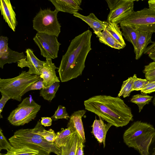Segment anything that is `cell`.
I'll list each match as a JSON object with an SVG mask.
<instances>
[{
	"instance_id": "obj_1",
	"label": "cell",
	"mask_w": 155,
	"mask_h": 155,
	"mask_svg": "<svg viewBox=\"0 0 155 155\" xmlns=\"http://www.w3.org/2000/svg\"><path fill=\"white\" fill-rule=\"evenodd\" d=\"M92 35L91 32L88 30L71 40L58 69L61 82H67L82 74L86 58L91 50Z\"/></svg>"
},
{
	"instance_id": "obj_2",
	"label": "cell",
	"mask_w": 155,
	"mask_h": 155,
	"mask_svg": "<svg viewBox=\"0 0 155 155\" xmlns=\"http://www.w3.org/2000/svg\"><path fill=\"white\" fill-rule=\"evenodd\" d=\"M84 104L86 110L117 127L126 126L133 120L131 108L118 97L94 96L85 101Z\"/></svg>"
},
{
	"instance_id": "obj_3",
	"label": "cell",
	"mask_w": 155,
	"mask_h": 155,
	"mask_svg": "<svg viewBox=\"0 0 155 155\" xmlns=\"http://www.w3.org/2000/svg\"><path fill=\"white\" fill-rule=\"evenodd\" d=\"M8 140L15 148L27 147L38 151V155H50L53 153L61 155V149L54 142L48 141L32 131V129L16 130Z\"/></svg>"
},
{
	"instance_id": "obj_4",
	"label": "cell",
	"mask_w": 155,
	"mask_h": 155,
	"mask_svg": "<svg viewBox=\"0 0 155 155\" xmlns=\"http://www.w3.org/2000/svg\"><path fill=\"white\" fill-rule=\"evenodd\" d=\"M40 78L39 75L22 71L18 76L13 78H0V92L11 99L20 101L26 90Z\"/></svg>"
},
{
	"instance_id": "obj_5",
	"label": "cell",
	"mask_w": 155,
	"mask_h": 155,
	"mask_svg": "<svg viewBox=\"0 0 155 155\" xmlns=\"http://www.w3.org/2000/svg\"><path fill=\"white\" fill-rule=\"evenodd\" d=\"M155 132V129L149 123L137 121L124 132V142L129 147L137 150L139 153Z\"/></svg>"
},
{
	"instance_id": "obj_6",
	"label": "cell",
	"mask_w": 155,
	"mask_h": 155,
	"mask_svg": "<svg viewBox=\"0 0 155 155\" xmlns=\"http://www.w3.org/2000/svg\"><path fill=\"white\" fill-rule=\"evenodd\" d=\"M41 107L31 96L26 97L12 111L7 120L14 126H23L35 118Z\"/></svg>"
},
{
	"instance_id": "obj_7",
	"label": "cell",
	"mask_w": 155,
	"mask_h": 155,
	"mask_svg": "<svg viewBox=\"0 0 155 155\" xmlns=\"http://www.w3.org/2000/svg\"><path fill=\"white\" fill-rule=\"evenodd\" d=\"M58 12L50 8L41 9L33 20V29L37 33L56 36L61 32V25L57 18Z\"/></svg>"
},
{
	"instance_id": "obj_8",
	"label": "cell",
	"mask_w": 155,
	"mask_h": 155,
	"mask_svg": "<svg viewBox=\"0 0 155 155\" xmlns=\"http://www.w3.org/2000/svg\"><path fill=\"white\" fill-rule=\"evenodd\" d=\"M120 24L130 25L138 31L155 33V8L134 11Z\"/></svg>"
},
{
	"instance_id": "obj_9",
	"label": "cell",
	"mask_w": 155,
	"mask_h": 155,
	"mask_svg": "<svg viewBox=\"0 0 155 155\" xmlns=\"http://www.w3.org/2000/svg\"><path fill=\"white\" fill-rule=\"evenodd\" d=\"M110 10L107 22L120 23L134 11L133 0H107Z\"/></svg>"
},
{
	"instance_id": "obj_10",
	"label": "cell",
	"mask_w": 155,
	"mask_h": 155,
	"mask_svg": "<svg viewBox=\"0 0 155 155\" xmlns=\"http://www.w3.org/2000/svg\"><path fill=\"white\" fill-rule=\"evenodd\" d=\"M56 36L37 33L33 39L39 47L41 55L46 59H54L58 57L60 46Z\"/></svg>"
},
{
	"instance_id": "obj_11",
	"label": "cell",
	"mask_w": 155,
	"mask_h": 155,
	"mask_svg": "<svg viewBox=\"0 0 155 155\" xmlns=\"http://www.w3.org/2000/svg\"><path fill=\"white\" fill-rule=\"evenodd\" d=\"M26 58L22 59L17 63L18 66L22 68L27 67L28 71L31 74L40 76L41 69L45 61L39 59L34 54L31 49H27L25 51Z\"/></svg>"
},
{
	"instance_id": "obj_12",
	"label": "cell",
	"mask_w": 155,
	"mask_h": 155,
	"mask_svg": "<svg viewBox=\"0 0 155 155\" xmlns=\"http://www.w3.org/2000/svg\"><path fill=\"white\" fill-rule=\"evenodd\" d=\"M86 112L85 110H79L72 113L69 119L67 127L78 136L81 141L84 143L86 141L82 118Z\"/></svg>"
},
{
	"instance_id": "obj_13",
	"label": "cell",
	"mask_w": 155,
	"mask_h": 155,
	"mask_svg": "<svg viewBox=\"0 0 155 155\" xmlns=\"http://www.w3.org/2000/svg\"><path fill=\"white\" fill-rule=\"evenodd\" d=\"M56 69H58V68L52 63L51 59H46L40 76V78L43 80L45 87H48L55 82H60L56 74L55 70Z\"/></svg>"
},
{
	"instance_id": "obj_14",
	"label": "cell",
	"mask_w": 155,
	"mask_h": 155,
	"mask_svg": "<svg viewBox=\"0 0 155 155\" xmlns=\"http://www.w3.org/2000/svg\"><path fill=\"white\" fill-rule=\"evenodd\" d=\"M0 8L2 15L9 27L15 31L17 25L16 15L9 0H1Z\"/></svg>"
},
{
	"instance_id": "obj_15",
	"label": "cell",
	"mask_w": 155,
	"mask_h": 155,
	"mask_svg": "<svg viewBox=\"0 0 155 155\" xmlns=\"http://www.w3.org/2000/svg\"><path fill=\"white\" fill-rule=\"evenodd\" d=\"M56 10L71 14H74L82 10L81 7V0H50Z\"/></svg>"
},
{
	"instance_id": "obj_16",
	"label": "cell",
	"mask_w": 155,
	"mask_h": 155,
	"mask_svg": "<svg viewBox=\"0 0 155 155\" xmlns=\"http://www.w3.org/2000/svg\"><path fill=\"white\" fill-rule=\"evenodd\" d=\"M153 33L138 30L136 45L134 48L135 58L138 60L144 54L147 46L153 41L151 40Z\"/></svg>"
},
{
	"instance_id": "obj_17",
	"label": "cell",
	"mask_w": 155,
	"mask_h": 155,
	"mask_svg": "<svg viewBox=\"0 0 155 155\" xmlns=\"http://www.w3.org/2000/svg\"><path fill=\"white\" fill-rule=\"evenodd\" d=\"M112 126L109 123L105 124L104 120L100 117H99V119L98 120L96 118L92 125V132L93 135L99 143H103L104 148L105 146L107 133Z\"/></svg>"
},
{
	"instance_id": "obj_18",
	"label": "cell",
	"mask_w": 155,
	"mask_h": 155,
	"mask_svg": "<svg viewBox=\"0 0 155 155\" xmlns=\"http://www.w3.org/2000/svg\"><path fill=\"white\" fill-rule=\"evenodd\" d=\"M73 15L87 23L93 29L94 33L101 32L105 30L108 23L107 21L99 20L93 13L87 16L82 15L78 12Z\"/></svg>"
},
{
	"instance_id": "obj_19",
	"label": "cell",
	"mask_w": 155,
	"mask_h": 155,
	"mask_svg": "<svg viewBox=\"0 0 155 155\" xmlns=\"http://www.w3.org/2000/svg\"><path fill=\"white\" fill-rule=\"evenodd\" d=\"M26 58V56L23 52L14 51L8 48L6 52L0 54V68L3 69L6 64L18 63Z\"/></svg>"
},
{
	"instance_id": "obj_20",
	"label": "cell",
	"mask_w": 155,
	"mask_h": 155,
	"mask_svg": "<svg viewBox=\"0 0 155 155\" xmlns=\"http://www.w3.org/2000/svg\"><path fill=\"white\" fill-rule=\"evenodd\" d=\"M94 34L98 38L101 42L114 49L119 50L123 48L105 29L101 32Z\"/></svg>"
},
{
	"instance_id": "obj_21",
	"label": "cell",
	"mask_w": 155,
	"mask_h": 155,
	"mask_svg": "<svg viewBox=\"0 0 155 155\" xmlns=\"http://www.w3.org/2000/svg\"><path fill=\"white\" fill-rule=\"evenodd\" d=\"M32 131L39 135L49 142H54L57 136L54 131L51 129L46 130L42 126L41 121H38L35 127L32 129Z\"/></svg>"
},
{
	"instance_id": "obj_22",
	"label": "cell",
	"mask_w": 155,
	"mask_h": 155,
	"mask_svg": "<svg viewBox=\"0 0 155 155\" xmlns=\"http://www.w3.org/2000/svg\"><path fill=\"white\" fill-rule=\"evenodd\" d=\"M120 25L122 35L132 44L134 48L136 45L138 30L128 25L120 24Z\"/></svg>"
},
{
	"instance_id": "obj_23",
	"label": "cell",
	"mask_w": 155,
	"mask_h": 155,
	"mask_svg": "<svg viewBox=\"0 0 155 155\" xmlns=\"http://www.w3.org/2000/svg\"><path fill=\"white\" fill-rule=\"evenodd\" d=\"M79 138L74 133L65 146L60 148L61 155H76Z\"/></svg>"
},
{
	"instance_id": "obj_24",
	"label": "cell",
	"mask_w": 155,
	"mask_h": 155,
	"mask_svg": "<svg viewBox=\"0 0 155 155\" xmlns=\"http://www.w3.org/2000/svg\"><path fill=\"white\" fill-rule=\"evenodd\" d=\"M74 133L69 127L65 129L62 128L60 131L56 133L57 137L54 143L59 148L65 146Z\"/></svg>"
},
{
	"instance_id": "obj_25",
	"label": "cell",
	"mask_w": 155,
	"mask_h": 155,
	"mask_svg": "<svg viewBox=\"0 0 155 155\" xmlns=\"http://www.w3.org/2000/svg\"><path fill=\"white\" fill-rule=\"evenodd\" d=\"M105 29L124 48L126 45L118 24L115 22H108Z\"/></svg>"
},
{
	"instance_id": "obj_26",
	"label": "cell",
	"mask_w": 155,
	"mask_h": 155,
	"mask_svg": "<svg viewBox=\"0 0 155 155\" xmlns=\"http://www.w3.org/2000/svg\"><path fill=\"white\" fill-rule=\"evenodd\" d=\"M59 86V82H55L48 87L40 90V95L45 100L51 101L55 97Z\"/></svg>"
},
{
	"instance_id": "obj_27",
	"label": "cell",
	"mask_w": 155,
	"mask_h": 155,
	"mask_svg": "<svg viewBox=\"0 0 155 155\" xmlns=\"http://www.w3.org/2000/svg\"><path fill=\"white\" fill-rule=\"evenodd\" d=\"M153 98V97L152 96L141 93V94L133 96L130 101L137 105L139 108V112L140 113L143 109L144 106L148 104Z\"/></svg>"
},
{
	"instance_id": "obj_28",
	"label": "cell",
	"mask_w": 155,
	"mask_h": 155,
	"mask_svg": "<svg viewBox=\"0 0 155 155\" xmlns=\"http://www.w3.org/2000/svg\"><path fill=\"white\" fill-rule=\"evenodd\" d=\"M133 81L132 77H129L127 80L124 81L122 83L121 88L118 94V97L123 96L125 98L129 97L133 91Z\"/></svg>"
},
{
	"instance_id": "obj_29",
	"label": "cell",
	"mask_w": 155,
	"mask_h": 155,
	"mask_svg": "<svg viewBox=\"0 0 155 155\" xmlns=\"http://www.w3.org/2000/svg\"><path fill=\"white\" fill-rule=\"evenodd\" d=\"M38 152L27 147L15 148L0 155H38Z\"/></svg>"
},
{
	"instance_id": "obj_30",
	"label": "cell",
	"mask_w": 155,
	"mask_h": 155,
	"mask_svg": "<svg viewBox=\"0 0 155 155\" xmlns=\"http://www.w3.org/2000/svg\"><path fill=\"white\" fill-rule=\"evenodd\" d=\"M140 153V155H155V132Z\"/></svg>"
},
{
	"instance_id": "obj_31",
	"label": "cell",
	"mask_w": 155,
	"mask_h": 155,
	"mask_svg": "<svg viewBox=\"0 0 155 155\" xmlns=\"http://www.w3.org/2000/svg\"><path fill=\"white\" fill-rule=\"evenodd\" d=\"M143 71L147 80H155V61H153L145 66Z\"/></svg>"
},
{
	"instance_id": "obj_32",
	"label": "cell",
	"mask_w": 155,
	"mask_h": 155,
	"mask_svg": "<svg viewBox=\"0 0 155 155\" xmlns=\"http://www.w3.org/2000/svg\"><path fill=\"white\" fill-rule=\"evenodd\" d=\"M70 117L66 108L63 106L59 105L51 118L53 120L55 121L60 119H64L68 120L69 119Z\"/></svg>"
},
{
	"instance_id": "obj_33",
	"label": "cell",
	"mask_w": 155,
	"mask_h": 155,
	"mask_svg": "<svg viewBox=\"0 0 155 155\" xmlns=\"http://www.w3.org/2000/svg\"><path fill=\"white\" fill-rule=\"evenodd\" d=\"M133 81V91H141L147 83L148 81L146 79H141L137 77L136 74L132 77Z\"/></svg>"
},
{
	"instance_id": "obj_34",
	"label": "cell",
	"mask_w": 155,
	"mask_h": 155,
	"mask_svg": "<svg viewBox=\"0 0 155 155\" xmlns=\"http://www.w3.org/2000/svg\"><path fill=\"white\" fill-rule=\"evenodd\" d=\"M14 147L9 143L4 135L2 131L0 129V150L5 149L7 151L11 150Z\"/></svg>"
},
{
	"instance_id": "obj_35",
	"label": "cell",
	"mask_w": 155,
	"mask_h": 155,
	"mask_svg": "<svg viewBox=\"0 0 155 155\" xmlns=\"http://www.w3.org/2000/svg\"><path fill=\"white\" fill-rule=\"evenodd\" d=\"M45 88L46 87L44 85L43 79L40 78L38 81L33 83L27 88L25 91L24 94L31 90H41Z\"/></svg>"
},
{
	"instance_id": "obj_36",
	"label": "cell",
	"mask_w": 155,
	"mask_h": 155,
	"mask_svg": "<svg viewBox=\"0 0 155 155\" xmlns=\"http://www.w3.org/2000/svg\"><path fill=\"white\" fill-rule=\"evenodd\" d=\"M140 91L141 93L146 94L155 92V80L148 81L147 83Z\"/></svg>"
},
{
	"instance_id": "obj_37",
	"label": "cell",
	"mask_w": 155,
	"mask_h": 155,
	"mask_svg": "<svg viewBox=\"0 0 155 155\" xmlns=\"http://www.w3.org/2000/svg\"><path fill=\"white\" fill-rule=\"evenodd\" d=\"M144 54L148 55L150 59L155 61V41L147 47Z\"/></svg>"
},
{
	"instance_id": "obj_38",
	"label": "cell",
	"mask_w": 155,
	"mask_h": 155,
	"mask_svg": "<svg viewBox=\"0 0 155 155\" xmlns=\"http://www.w3.org/2000/svg\"><path fill=\"white\" fill-rule=\"evenodd\" d=\"M8 38L6 36L0 37V54L6 52L9 48L8 46Z\"/></svg>"
},
{
	"instance_id": "obj_39",
	"label": "cell",
	"mask_w": 155,
	"mask_h": 155,
	"mask_svg": "<svg viewBox=\"0 0 155 155\" xmlns=\"http://www.w3.org/2000/svg\"><path fill=\"white\" fill-rule=\"evenodd\" d=\"M2 97L0 100V118H2L1 113L2 111L3 108L7 101L10 99V98L8 95L1 93Z\"/></svg>"
},
{
	"instance_id": "obj_40",
	"label": "cell",
	"mask_w": 155,
	"mask_h": 155,
	"mask_svg": "<svg viewBox=\"0 0 155 155\" xmlns=\"http://www.w3.org/2000/svg\"><path fill=\"white\" fill-rule=\"evenodd\" d=\"M41 123L42 126L44 127H48L52 124V119L50 117H42L41 118Z\"/></svg>"
},
{
	"instance_id": "obj_41",
	"label": "cell",
	"mask_w": 155,
	"mask_h": 155,
	"mask_svg": "<svg viewBox=\"0 0 155 155\" xmlns=\"http://www.w3.org/2000/svg\"><path fill=\"white\" fill-rule=\"evenodd\" d=\"M84 144L79 139L76 155H84Z\"/></svg>"
},
{
	"instance_id": "obj_42",
	"label": "cell",
	"mask_w": 155,
	"mask_h": 155,
	"mask_svg": "<svg viewBox=\"0 0 155 155\" xmlns=\"http://www.w3.org/2000/svg\"><path fill=\"white\" fill-rule=\"evenodd\" d=\"M148 3L149 5V8H155V0H149Z\"/></svg>"
},
{
	"instance_id": "obj_43",
	"label": "cell",
	"mask_w": 155,
	"mask_h": 155,
	"mask_svg": "<svg viewBox=\"0 0 155 155\" xmlns=\"http://www.w3.org/2000/svg\"><path fill=\"white\" fill-rule=\"evenodd\" d=\"M152 103L153 105L155 106V95H154V97L153 98Z\"/></svg>"
}]
</instances>
